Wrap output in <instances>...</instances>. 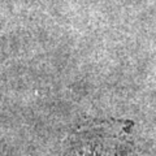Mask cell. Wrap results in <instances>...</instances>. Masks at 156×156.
<instances>
[{"label": "cell", "mask_w": 156, "mask_h": 156, "mask_svg": "<svg viewBox=\"0 0 156 156\" xmlns=\"http://www.w3.org/2000/svg\"><path fill=\"white\" fill-rule=\"evenodd\" d=\"M129 120L109 119L80 126L69 140L66 156H121L131 131Z\"/></svg>", "instance_id": "obj_1"}]
</instances>
